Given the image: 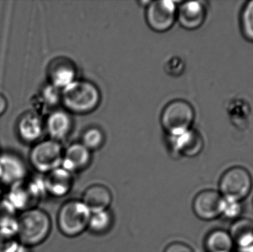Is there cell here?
Wrapping results in <instances>:
<instances>
[{
  "label": "cell",
  "instance_id": "cell-22",
  "mask_svg": "<svg viewBox=\"0 0 253 252\" xmlns=\"http://www.w3.org/2000/svg\"><path fill=\"white\" fill-rule=\"evenodd\" d=\"M241 28L244 36L253 42V1H247L241 13Z\"/></svg>",
  "mask_w": 253,
  "mask_h": 252
},
{
  "label": "cell",
  "instance_id": "cell-31",
  "mask_svg": "<svg viewBox=\"0 0 253 252\" xmlns=\"http://www.w3.org/2000/svg\"><path fill=\"white\" fill-rule=\"evenodd\" d=\"M2 197V184L0 182V198Z\"/></svg>",
  "mask_w": 253,
  "mask_h": 252
},
{
  "label": "cell",
  "instance_id": "cell-26",
  "mask_svg": "<svg viewBox=\"0 0 253 252\" xmlns=\"http://www.w3.org/2000/svg\"><path fill=\"white\" fill-rule=\"evenodd\" d=\"M19 245L20 243L16 237L0 231V252H14Z\"/></svg>",
  "mask_w": 253,
  "mask_h": 252
},
{
  "label": "cell",
  "instance_id": "cell-7",
  "mask_svg": "<svg viewBox=\"0 0 253 252\" xmlns=\"http://www.w3.org/2000/svg\"><path fill=\"white\" fill-rule=\"evenodd\" d=\"M63 155L62 146L56 141L37 142L30 152V164L36 171L45 175L61 167Z\"/></svg>",
  "mask_w": 253,
  "mask_h": 252
},
{
  "label": "cell",
  "instance_id": "cell-29",
  "mask_svg": "<svg viewBox=\"0 0 253 252\" xmlns=\"http://www.w3.org/2000/svg\"><path fill=\"white\" fill-rule=\"evenodd\" d=\"M8 102L4 95L0 93V116L4 115L7 111Z\"/></svg>",
  "mask_w": 253,
  "mask_h": 252
},
{
  "label": "cell",
  "instance_id": "cell-19",
  "mask_svg": "<svg viewBox=\"0 0 253 252\" xmlns=\"http://www.w3.org/2000/svg\"><path fill=\"white\" fill-rule=\"evenodd\" d=\"M234 241L230 232L223 229H215L207 235L205 247L208 252H233Z\"/></svg>",
  "mask_w": 253,
  "mask_h": 252
},
{
  "label": "cell",
  "instance_id": "cell-24",
  "mask_svg": "<svg viewBox=\"0 0 253 252\" xmlns=\"http://www.w3.org/2000/svg\"><path fill=\"white\" fill-rule=\"evenodd\" d=\"M40 100L43 105L47 107L54 106L59 103V99H62V96L59 93V89L52 84L46 86L43 88L40 96Z\"/></svg>",
  "mask_w": 253,
  "mask_h": 252
},
{
  "label": "cell",
  "instance_id": "cell-17",
  "mask_svg": "<svg viewBox=\"0 0 253 252\" xmlns=\"http://www.w3.org/2000/svg\"><path fill=\"white\" fill-rule=\"evenodd\" d=\"M48 75L52 85L64 89L75 81V68L68 59H55L49 66Z\"/></svg>",
  "mask_w": 253,
  "mask_h": 252
},
{
  "label": "cell",
  "instance_id": "cell-23",
  "mask_svg": "<svg viewBox=\"0 0 253 252\" xmlns=\"http://www.w3.org/2000/svg\"><path fill=\"white\" fill-rule=\"evenodd\" d=\"M103 142V134L99 129L96 128L87 130L83 138V144L90 151L99 149Z\"/></svg>",
  "mask_w": 253,
  "mask_h": 252
},
{
  "label": "cell",
  "instance_id": "cell-3",
  "mask_svg": "<svg viewBox=\"0 0 253 252\" xmlns=\"http://www.w3.org/2000/svg\"><path fill=\"white\" fill-rule=\"evenodd\" d=\"M91 212L80 200H69L62 204L57 215V226L62 235L75 238L87 229Z\"/></svg>",
  "mask_w": 253,
  "mask_h": 252
},
{
  "label": "cell",
  "instance_id": "cell-32",
  "mask_svg": "<svg viewBox=\"0 0 253 252\" xmlns=\"http://www.w3.org/2000/svg\"><path fill=\"white\" fill-rule=\"evenodd\" d=\"M1 167H0V180H1Z\"/></svg>",
  "mask_w": 253,
  "mask_h": 252
},
{
  "label": "cell",
  "instance_id": "cell-2",
  "mask_svg": "<svg viewBox=\"0 0 253 252\" xmlns=\"http://www.w3.org/2000/svg\"><path fill=\"white\" fill-rule=\"evenodd\" d=\"M62 100L68 110L74 113H88L99 105L100 93L91 82L74 81L64 88Z\"/></svg>",
  "mask_w": 253,
  "mask_h": 252
},
{
  "label": "cell",
  "instance_id": "cell-25",
  "mask_svg": "<svg viewBox=\"0 0 253 252\" xmlns=\"http://www.w3.org/2000/svg\"><path fill=\"white\" fill-rule=\"evenodd\" d=\"M17 216L18 213L11 204L6 199L5 197H1L0 198V227Z\"/></svg>",
  "mask_w": 253,
  "mask_h": 252
},
{
  "label": "cell",
  "instance_id": "cell-9",
  "mask_svg": "<svg viewBox=\"0 0 253 252\" xmlns=\"http://www.w3.org/2000/svg\"><path fill=\"white\" fill-rule=\"evenodd\" d=\"M177 16L175 2L169 0L151 1L146 13L149 26L157 32H165L173 25Z\"/></svg>",
  "mask_w": 253,
  "mask_h": 252
},
{
  "label": "cell",
  "instance_id": "cell-15",
  "mask_svg": "<svg viewBox=\"0 0 253 252\" xmlns=\"http://www.w3.org/2000/svg\"><path fill=\"white\" fill-rule=\"evenodd\" d=\"M90 150L83 144H74L64 153L61 167L71 173H80L90 165Z\"/></svg>",
  "mask_w": 253,
  "mask_h": 252
},
{
  "label": "cell",
  "instance_id": "cell-12",
  "mask_svg": "<svg viewBox=\"0 0 253 252\" xmlns=\"http://www.w3.org/2000/svg\"><path fill=\"white\" fill-rule=\"evenodd\" d=\"M205 1H194L183 3L177 12L180 25L187 30L193 31L200 28L207 17Z\"/></svg>",
  "mask_w": 253,
  "mask_h": 252
},
{
  "label": "cell",
  "instance_id": "cell-18",
  "mask_svg": "<svg viewBox=\"0 0 253 252\" xmlns=\"http://www.w3.org/2000/svg\"><path fill=\"white\" fill-rule=\"evenodd\" d=\"M72 127L71 118L63 111H55L48 116L46 122V129L52 140L65 139Z\"/></svg>",
  "mask_w": 253,
  "mask_h": 252
},
{
  "label": "cell",
  "instance_id": "cell-10",
  "mask_svg": "<svg viewBox=\"0 0 253 252\" xmlns=\"http://www.w3.org/2000/svg\"><path fill=\"white\" fill-rule=\"evenodd\" d=\"M2 185L10 186L28 178V167L21 157L12 152H4L0 155Z\"/></svg>",
  "mask_w": 253,
  "mask_h": 252
},
{
  "label": "cell",
  "instance_id": "cell-8",
  "mask_svg": "<svg viewBox=\"0 0 253 252\" xmlns=\"http://www.w3.org/2000/svg\"><path fill=\"white\" fill-rule=\"evenodd\" d=\"M224 203L225 201L218 191L205 189L195 196L193 211L200 220L211 221L222 216Z\"/></svg>",
  "mask_w": 253,
  "mask_h": 252
},
{
  "label": "cell",
  "instance_id": "cell-11",
  "mask_svg": "<svg viewBox=\"0 0 253 252\" xmlns=\"http://www.w3.org/2000/svg\"><path fill=\"white\" fill-rule=\"evenodd\" d=\"M46 195L54 198H62L68 195L74 186L72 173L59 167L42 177Z\"/></svg>",
  "mask_w": 253,
  "mask_h": 252
},
{
  "label": "cell",
  "instance_id": "cell-30",
  "mask_svg": "<svg viewBox=\"0 0 253 252\" xmlns=\"http://www.w3.org/2000/svg\"><path fill=\"white\" fill-rule=\"evenodd\" d=\"M14 252H32V251H31V248L20 244L19 247H18L17 250Z\"/></svg>",
  "mask_w": 253,
  "mask_h": 252
},
{
  "label": "cell",
  "instance_id": "cell-14",
  "mask_svg": "<svg viewBox=\"0 0 253 252\" xmlns=\"http://www.w3.org/2000/svg\"><path fill=\"white\" fill-rule=\"evenodd\" d=\"M171 137L172 146L180 155L186 157H195L199 155L203 149V138L199 132L193 129Z\"/></svg>",
  "mask_w": 253,
  "mask_h": 252
},
{
  "label": "cell",
  "instance_id": "cell-28",
  "mask_svg": "<svg viewBox=\"0 0 253 252\" xmlns=\"http://www.w3.org/2000/svg\"><path fill=\"white\" fill-rule=\"evenodd\" d=\"M164 252H193L191 247L182 242H173L165 248Z\"/></svg>",
  "mask_w": 253,
  "mask_h": 252
},
{
  "label": "cell",
  "instance_id": "cell-6",
  "mask_svg": "<svg viewBox=\"0 0 253 252\" xmlns=\"http://www.w3.org/2000/svg\"><path fill=\"white\" fill-rule=\"evenodd\" d=\"M195 111L191 105L183 100L170 102L162 112V127L170 136L181 134L191 129Z\"/></svg>",
  "mask_w": 253,
  "mask_h": 252
},
{
  "label": "cell",
  "instance_id": "cell-27",
  "mask_svg": "<svg viewBox=\"0 0 253 252\" xmlns=\"http://www.w3.org/2000/svg\"><path fill=\"white\" fill-rule=\"evenodd\" d=\"M241 212H242L241 203L225 201L224 211H223L221 217H226L228 220H233V219H236L239 217V215L241 214Z\"/></svg>",
  "mask_w": 253,
  "mask_h": 252
},
{
  "label": "cell",
  "instance_id": "cell-13",
  "mask_svg": "<svg viewBox=\"0 0 253 252\" xmlns=\"http://www.w3.org/2000/svg\"><path fill=\"white\" fill-rule=\"evenodd\" d=\"M16 130L22 142L27 144L37 143L44 130L41 115L35 112H25L18 119Z\"/></svg>",
  "mask_w": 253,
  "mask_h": 252
},
{
  "label": "cell",
  "instance_id": "cell-16",
  "mask_svg": "<svg viewBox=\"0 0 253 252\" xmlns=\"http://www.w3.org/2000/svg\"><path fill=\"white\" fill-rule=\"evenodd\" d=\"M82 201L91 213H96L109 210L112 204L113 195L105 185L93 184L84 191Z\"/></svg>",
  "mask_w": 253,
  "mask_h": 252
},
{
  "label": "cell",
  "instance_id": "cell-1",
  "mask_svg": "<svg viewBox=\"0 0 253 252\" xmlns=\"http://www.w3.org/2000/svg\"><path fill=\"white\" fill-rule=\"evenodd\" d=\"M17 220L18 241L29 248L43 244L51 232L50 216L38 207L18 213Z\"/></svg>",
  "mask_w": 253,
  "mask_h": 252
},
{
  "label": "cell",
  "instance_id": "cell-4",
  "mask_svg": "<svg viewBox=\"0 0 253 252\" xmlns=\"http://www.w3.org/2000/svg\"><path fill=\"white\" fill-rule=\"evenodd\" d=\"M9 187L6 199L18 213L37 208L43 198L47 195L42 177H28Z\"/></svg>",
  "mask_w": 253,
  "mask_h": 252
},
{
  "label": "cell",
  "instance_id": "cell-21",
  "mask_svg": "<svg viewBox=\"0 0 253 252\" xmlns=\"http://www.w3.org/2000/svg\"><path fill=\"white\" fill-rule=\"evenodd\" d=\"M114 225V216L109 210L91 213L88 227L91 233L96 235L108 233Z\"/></svg>",
  "mask_w": 253,
  "mask_h": 252
},
{
  "label": "cell",
  "instance_id": "cell-20",
  "mask_svg": "<svg viewBox=\"0 0 253 252\" xmlns=\"http://www.w3.org/2000/svg\"><path fill=\"white\" fill-rule=\"evenodd\" d=\"M230 235L234 241L242 248H248L253 244V222L251 220H238L232 226Z\"/></svg>",
  "mask_w": 253,
  "mask_h": 252
},
{
  "label": "cell",
  "instance_id": "cell-5",
  "mask_svg": "<svg viewBox=\"0 0 253 252\" xmlns=\"http://www.w3.org/2000/svg\"><path fill=\"white\" fill-rule=\"evenodd\" d=\"M253 187V177L250 172L236 166L223 173L218 183V192L225 201L242 203L249 196Z\"/></svg>",
  "mask_w": 253,
  "mask_h": 252
}]
</instances>
